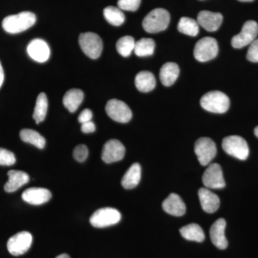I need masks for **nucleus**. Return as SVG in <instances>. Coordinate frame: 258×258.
Wrapping results in <instances>:
<instances>
[{"label":"nucleus","mask_w":258,"mask_h":258,"mask_svg":"<svg viewBox=\"0 0 258 258\" xmlns=\"http://www.w3.org/2000/svg\"><path fill=\"white\" fill-rule=\"evenodd\" d=\"M36 23V16L31 12H23L6 17L3 21V28L10 34H18L31 28Z\"/></svg>","instance_id":"obj_1"},{"label":"nucleus","mask_w":258,"mask_h":258,"mask_svg":"<svg viewBox=\"0 0 258 258\" xmlns=\"http://www.w3.org/2000/svg\"><path fill=\"white\" fill-rule=\"evenodd\" d=\"M170 22V15L162 8L153 10L144 19L143 28L149 33H157L167 28Z\"/></svg>","instance_id":"obj_2"},{"label":"nucleus","mask_w":258,"mask_h":258,"mask_svg":"<svg viewBox=\"0 0 258 258\" xmlns=\"http://www.w3.org/2000/svg\"><path fill=\"white\" fill-rule=\"evenodd\" d=\"M200 104L206 111L215 113H224L229 109L230 99L221 91H210L203 96Z\"/></svg>","instance_id":"obj_3"},{"label":"nucleus","mask_w":258,"mask_h":258,"mask_svg":"<svg viewBox=\"0 0 258 258\" xmlns=\"http://www.w3.org/2000/svg\"><path fill=\"white\" fill-rule=\"evenodd\" d=\"M222 148L229 155L246 160L249 156V147L247 142L239 136H230L222 141Z\"/></svg>","instance_id":"obj_4"},{"label":"nucleus","mask_w":258,"mask_h":258,"mask_svg":"<svg viewBox=\"0 0 258 258\" xmlns=\"http://www.w3.org/2000/svg\"><path fill=\"white\" fill-rule=\"evenodd\" d=\"M79 45L83 52L91 59H97L101 55L103 41L99 35L94 32L81 33L79 36Z\"/></svg>","instance_id":"obj_5"},{"label":"nucleus","mask_w":258,"mask_h":258,"mask_svg":"<svg viewBox=\"0 0 258 258\" xmlns=\"http://www.w3.org/2000/svg\"><path fill=\"white\" fill-rule=\"evenodd\" d=\"M121 215L116 209L104 208L96 210L91 215L90 222L91 225L97 228H103L114 225L120 222Z\"/></svg>","instance_id":"obj_6"},{"label":"nucleus","mask_w":258,"mask_h":258,"mask_svg":"<svg viewBox=\"0 0 258 258\" xmlns=\"http://www.w3.org/2000/svg\"><path fill=\"white\" fill-rule=\"evenodd\" d=\"M218 44L213 37H204L195 45L194 55L200 62H207L215 58L218 53Z\"/></svg>","instance_id":"obj_7"},{"label":"nucleus","mask_w":258,"mask_h":258,"mask_svg":"<svg viewBox=\"0 0 258 258\" xmlns=\"http://www.w3.org/2000/svg\"><path fill=\"white\" fill-rule=\"evenodd\" d=\"M195 152L202 165H209L216 156V145L211 139L202 137L195 142Z\"/></svg>","instance_id":"obj_8"},{"label":"nucleus","mask_w":258,"mask_h":258,"mask_svg":"<svg viewBox=\"0 0 258 258\" xmlns=\"http://www.w3.org/2000/svg\"><path fill=\"white\" fill-rule=\"evenodd\" d=\"M258 35V24L254 20H249L244 24L238 35L232 37V47L240 49L250 45Z\"/></svg>","instance_id":"obj_9"},{"label":"nucleus","mask_w":258,"mask_h":258,"mask_svg":"<svg viewBox=\"0 0 258 258\" xmlns=\"http://www.w3.org/2000/svg\"><path fill=\"white\" fill-rule=\"evenodd\" d=\"M106 111L111 119L119 123H128L132 118V112L130 108L124 102L119 100L111 99L108 101Z\"/></svg>","instance_id":"obj_10"},{"label":"nucleus","mask_w":258,"mask_h":258,"mask_svg":"<svg viewBox=\"0 0 258 258\" xmlns=\"http://www.w3.org/2000/svg\"><path fill=\"white\" fill-rule=\"evenodd\" d=\"M32 236L30 232L23 231L10 237L8 240V249L14 256L25 254L31 247Z\"/></svg>","instance_id":"obj_11"},{"label":"nucleus","mask_w":258,"mask_h":258,"mask_svg":"<svg viewBox=\"0 0 258 258\" xmlns=\"http://www.w3.org/2000/svg\"><path fill=\"white\" fill-rule=\"evenodd\" d=\"M203 182L208 189H222L225 187V181L220 164L214 163L207 168L203 176Z\"/></svg>","instance_id":"obj_12"},{"label":"nucleus","mask_w":258,"mask_h":258,"mask_svg":"<svg viewBox=\"0 0 258 258\" xmlns=\"http://www.w3.org/2000/svg\"><path fill=\"white\" fill-rule=\"evenodd\" d=\"M125 149L121 142L116 139H111L104 144L102 151V160L106 164L116 162L124 157Z\"/></svg>","instance_id":"obj_13"},{"label":"nucleus","mask_w":258,"mask_h":258,"mask_svg":"<svg viewBox=\"0 0 258 258\" xmlns=\"http://www.w3.org/2000/svg\"><path fill=\"white\" fill-rule=\"evenodd\" d=\"M29 56L38 62H45L50 55V49L45 40L34 39L29 43L27 48Z\"/></svg>","instance_id":"obj_14"},{"label":"nucleus","mask_w":258,"mask_h":258,"mask_svg":"<svg viewBox=\"0 0 258 258\" xmlns=\"http://www.w3.org/2000/svg\"><path fill=\"white\" fill-rule=\"evenodd\" d=\"M51 198L52 194L45 188H29L22 195V198L24 201L32 205H43L47 203Z\"/></svg>","instance_id":"obj_15"},{"label":"nucleus","mask_w":258,"mask_h":258,"mask_svg":"<svg viewBox=\"0 0 258 258\" xmlns=\"http://www.w3.org/2000/svg\"><path fill=\"white\" fill-rule=\"evenodd\" d=\"M223 20L222 14L210 11H202L199 13L198 23L199 25L209 32H215L220 28Z\"/></svg>","instance_id":"obj_16"},{"label":"nucleus","mask_w":258,"mask_h":258,"mask_svg":"<svg viewBox=\"0 0 258 258\" xmlns=\"http://www.w3.org/2000/svg\"><path fill=\"white\" fill-rule=\"evenodd\" d=\"M225 219L220 218L215 222L210 228V238L212 243L220 249H225L228 245V242L225 237Z\"/></svg>","instance_id":"obj_17"},{"label":"nucleus","mask_w":258,"mask_h":258,"mask_svg":"<svg viewBox=\"0 0 258 258\" xmlns=\"http://www.w3.org/2000/svg\"><path fill=\"white\" fill-rule=\"evenodd\" d=\"M199 198L204 211L214 213L220 207V198L208 188H201L199 190Z\"/></svg>","instance_id":"obj_18"},{"label":"nucleus","mask_w":258,"mask_h":258,"mask_svg":"<svg viewBox=\"0 0 258 258\" xmlns=\"http://www.w3.org/2000/svg\"><path fill=\"white\" fill-rule=\"evenodd\" d=\"M164 211L173 216L181 217L186 212V206L181 198L176 194L172 193L163 202Z\"/></svg>","instance_id":"obj_19"},{"label":"nucleus","mask_w":258,"mask_h":258,"mask_svg":"<svg viewBox=\"0 0 258 258\" xmlns=\"http://www.w3.org/2000/svg\"><path fill=\"white\" fill-rule=\"evenodd\" d=\"M8 181L5 184L7 192H14L30 181V177L25 171L11 170L8 171Z\"/></svg>","instance_id":"obj_20"},{"label":"nucleus","mask_w":258,"mask_h":258,"mask_svg":"<svg viewBox=\"0 0 258 258\" xmlns=\"http://www.w3.org/2000/svg\"><path fill=\"white\" fill-rule=\"evenodd\" d=\"M142 176V167L138 163L132 164L125 173L121 180V185L126 189H132L139 184Z\"/></svg>","instance_id":"obj_21"},{"label":"nucleus","mask_w":258,"mask_h":258,"mask_svg":"<svg viewBox=\"0 0 258 258\" xmlns=\"http://www.w3.org/2000/svg\"><path fill=\"white\" fill-rule=\"evenodd\" d=\"M179 68L175 62H166L161 67L159 77L162 84L165 86H170L179 77Z\"/></svg>","instance_id":"obj_22"},{"label":"nucleus","mask_w":258,"mask_h":258,"mask_svg":"<svg viewBox=\"0 0 258 258\" xmlns=\"http://www.w3.org/2000/svg\"><path fill=\"white\" fill-rule=\"evenodd\" d=\"M84 98V93L80 89L69 90L66 92L63 97V104L64 107L71 113H74L77 111L78 108L81 104Z\"/></svg>","instance_id":"obj_23"},{"label":"nucleus","mask_w":258,"mask_h":258,"mask_svg":"<svg viewBox=\"0 0 258 258\" xmlns=\"http://www.w3.org/2000/svg\"><path fill=\"white\" fill-rule=\"evenodd\" d=\"M135 84L136 87L141 92H149L155 88V77L149 71H142L136 76Z\"/></svg>","instance_id":"obj_24"},{"label":"nucleus","mask_w":258,"mask_h":258,"mask_svg":"<svg viewBox=\"0 0 258 258\" xmlns=\"http://www.w3.org/2000/svg\"><path fill=\"white\" fill-rule=\"evenodd\" d=\"M180 233L186 240L203 242L205 238V233L202 227L198 224H189L180 229Z\"/></svg>","instance_id":"obj_25"},{"label":"nucleus","mask_w":258,"mask_h":258,"mask_svg":"<svg viewBox=\"0 0 258 258\" xmlns=\"http://www.w3.org/2000/svg\"><path fill=\"white\" fill-rule=\"evenodd\" d=\"M20 138L24 142L32 144L38 149H43L45 146V139L36 131L32 129H23L20 132Z\"/></svg>","instance_id":"obj_26"},{"label":"nucleus","mask_w":258,"mask_h":258,"mask_svg":"<svg viewBox=\"0 0 258 258\" xmlns=\"http://www.w3.org/2000/svg\"><path fill=\"white\" fill-rule=\"evenodd\" d=\"M48 101L45 93H41L37 98L36 104L34 110L33 118L37 124L41 123L46 117Z\"/></svg>","instance_id":"obj_27"},{"label":"nucleus","mask_w":258,"mask_h":258,"mask_svg":"<svg viewBox=\"0 0 258 258\" xmlns=\"http://www.w3.org/2000/svg\"><path fill=\"white\" fill-rule=\"evenodd\" d=\"M155 49V42L151 38H142L136 42L134 52L139 57L152 55Z\"/></svg>","instance_id":"obj_28"},{"label":"nucleus","mask_w":258,"mask_h":258,"mask_svg":"<svg viewBox=\"0 0 258 258\" xmlns=\"http://www.w3.org/2000/svg\"><path fill=\"white\" fill-rule=\"evenodd\" d=\"M103 15L107 22L113 26H120L125 21V15L123 12L115 7H107L103 10Z\"/></svg>","instance_id":"obj_29"},{"label":"nucleus","mask_w":258,"mask_h":258,"mask_svg":"<svg viewBox=\"0 0 258 258\" xmlns=\"http://www.w3.org/2000/svg\"><path fill=\"white\" fill-rule=\"evenodd\" d=\"M178 30L181 33L189 36H197L199 33V24L193 19L183 17L180 19L178 24Z\"/></svg>","instance_id":"obj_30"},{"label":"nucleus","mask_w":258,"mask_h":258,"mask_svg":"<svg viewBox=\"0 0 258 258\" xmlns=\"http://www.w3.org/2000/svg\"><path fill=\"white\" fill-rule=\"evenodd\" d=\"M136 42L134 37L124 36L120 38L116 43V49L118 53L123 57H128L134 50Z\"/></svg>","instance_id":"obj_31"},{"label":"nucleus","mask_w":258,"mask_h":258,"mask_svg":"<svg viewBox=\"0 0 258 258\" xmlns=\"http://www.w3.org/2000/svg\"><path fill=\"white\" fill-rule=\"evenodd\" d=\"M16 162L15 154L10 151L0 148V166H12Z\"/></svg>","instance_id":"obj_32"},{"label":"nucleus","mask_w":258,"mask_h":258,"mask_svg":"<svg viewBox=\"0 0 258 258\" xmlns=\"http://www.w3.org/2000/svg\"><path fill=\"white\" fill-rule=\"evenodd\" d=\"M141 0H118V7L120 10L137 11L140 6Z\"/></svg>","instance_id":"obj_33"},{"label":"nucleus","mask_w":258,"mask_h":258,"mask_svg":"<svg viewBox=\"0 0 258 258\" xmlns=\"http://www.w3.org/2000/svg\"><path fill=\"white\" fill-rule=\"evenodd\" d=\"M88 156V148L84 144H80L75 148L74 157L79 162H83L86 160Z\"/></svg>","instance_id":"obj_34"},{"label":"nucleus","mask_w":258,"mask_h":258,"mask_svg":"<svg viewBox=\"0 0 258 258\" xmlns=\"http://www.w3.org/2000/svg\"><path fill=\"white\" fill-rule=\"evenodd\" d=\"M247 58L250 62H258V39H255L249 45Z\"/></svg>","instance_id":"obj_35"},{"label":"nucleus","mask_w":258,"mask_h":258,"mask_svg":"<svg viewBox=\"0 0 258 258\" xmlns=\"http://www.w3.org/2000/svg\"><path fill=\"white\" fill-rule=\"evenodd\" d=\"M93 118V113L91 110L86 108L83 110L79 116V121L82 123H86V122L91 121Z\"/></svg>","instance_id":"obj_36"},{"label":"nucleus","mask_w":258,"mask_h":258,"mask_svg":"<svg viewBox=\"0 0 258 258\" xmlns=\"http://www.w3.org/2000/svg\"><path fill=\"white\" fill-rule=\"evenodd\" d=\"M81 131L84 134L93 133L96 131V125L93 121H88L81 124Z\"/></svg>","instance_id":"obj_37"},{"label":"nucleus","mask_w":258,"mask_h":258,"mask_svg":"<svg viewBox=\"0 0 258 258\" xmlns=\"http://www.w3.org/2000/svg\"><path fill=\"white\" fill-rule=\"evenodd\" d=\"M5 74L4 70H3V66H2L1 62H0V88L3 86V82H4Z\"/></svg>","instance_id":"obj_38"},{"label":"nucleus","mask_w":258,"mask_h":258,"mask_svg":"<svg viewBox=\"0 0 258 258\" xmlns=\"http://www.w3.org/2000/svg\"><path fill=\"white\" fill-rule=\"evenodd\" d=\"M55 258H71L69 254H61L60 255L57 256Z\"/></svg>","instance_id":"obj_39"},{"label":"nucleus","mask_w":258,"mask_h":258,"mask_svg":"<svg viewBox=\"0 0 258 258\" xmlns=\"http://www.w3.org/2000/svg\"><path fill=\"white\" fill-rule=\"evenodd\" d=\"M254 135H255L258 138V126L254 128Z\"/></svg>","instance_id":"obj_40"},{"label":"nucleus","mask_w":258,"mask_h":258,"mask_svg":"<svg viewBox=\"0 0 258 258\" xmlns=\"http://www.w3.org/2000/svg\"><path fill=\"white\" fill-rule=\"evenodd\" d=\"M238 1L244 2V3H245V2H252L254 1V0H238Z\"/></svg>","instance_id":"obj_41"}]
</instances>
